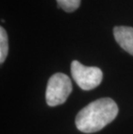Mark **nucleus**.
Segmentation results:
<instances>
[{
	"label": "nucleus",
	"instance_id": "1",
	"mask_svg": "<svg viewBox=\"0 0 133 134\" xmlns=\"http://www.w3.org/2000/svg\"><path fill=\"white\" fill-rule=\"evenodd\" d=\"M118 113V107L111 98H102L91 102L79 112L75 125L84 133L100 131L114 120Z\"/></svg>",
	"mask_w": 133,
	"mask_h": 134
},
{
	"label": "nucleus",
	"instance_id": "2",
	"mask_svg": "<svg viewBox=\"0 0 133 134\" xmlns=\"http://www.w3.org/2000/svg\"><path fill=\"white\" fill-rule=\"evenodd\" d=\"M73 86L68 76L62 73H56L49 80L46 89V101L49 107L63 104L71 93Z\"/></svg>",
	"mask_w": 133,
	"mask_h": 134
},
{
	"label": "nucleus",
	"instance_id": "3",
	"mask_svg": "<svg viewBox=\"0 0 133 134\" xmlns=\"http://www.w3.org/2000/svg\"><path fill=\"white\" fill-rule=\"evenodd\" d=\"M71 74L78 86L86 91L97 87L103 78L102 71L100 68L85 66L78 61L72 62Z\"/></svg>",
	"mask_w": 133,
	"mask_h": 134
},
{
	"label": "nucleus",
	"instance_id": "4",
	"mask_svg": "<svg viewBox=\"0 0 133 134\" xmlns=\"http://www.w3.org/2000/svg\"><path fill=\"white\" fill-rule=\"evenodd\" d=\"M116 42L126 52L133 55V28L128 26H116L113 29Z\"/></svg>",
	"mask_w": 133,
	"mask_h": 134
},
{
	"label": "nucleus",
	"instance_id": "5",
	"mask_svg": "<svg viewBox=\"0 0 133 134\" xmlns=\"http://www.w3.org/2000/svg\"><path fill=\"white\" fill-rule=\"evenodd\" d=\"M9 52V42L8 36L3 27L0 28V62L4 63Z\"/></svg>",
	"mask_w": 133,
	"mask_h": 134
},
{
	"label": "nucleus",
	"instance_id": "6",
	"mask_svg": "<svg viewBox=\"0 0 133 134\" xmlns=\"http://www.w3.org/2000/svg\"><path fill=\"white\" fill-rule=\"evenodd\" d=\"M81 0H56L58 8H61L66 12H73L80 7Z\"/></svg>",
	"mask_w": 133,
	"mask_h": 134
}]
</instances>
